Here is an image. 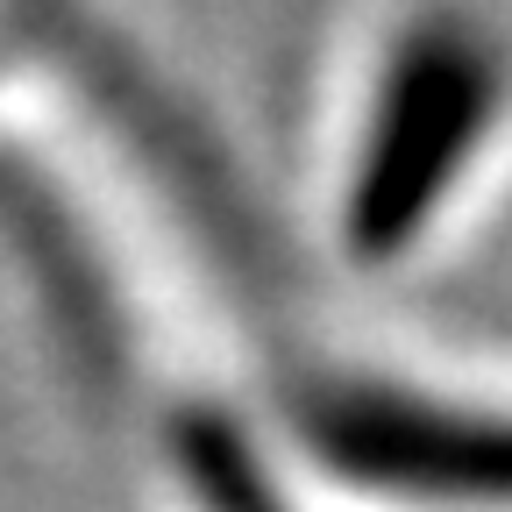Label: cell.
<instances>
[{
  "instance_id": "7a4b0ae2",
  "label": "cell",
  "mask_w": 512,
  "mask_h": 512,
  "mask_svg": "<svg viewBox=\"0 0 512 512\" xmlns=\"http://www.w3.org/2000/svg\"><path fill=\"white\" fill-rule=\"evenodd\" d=\"M171 491L178 512H335L299 456H278L242 413L192 406L171 420Z\"/></svg>"
},
{
  "instance_id": "6da1fadb",
  "label": "cell",
  "mask_w": 512,
  "mask_h": 512,
  "mask_svg": "<svg viewBox=\"0 0 512 512\" xmlns=\"http://www.w3.org/2000/svg\"><path fill=\"white\" fill-rule=\"evenodd\" d=\"M512 171V22L484 0H399L335 86L320 221L356 278L427 264Z\"/></svg>"
}]
</instances>
